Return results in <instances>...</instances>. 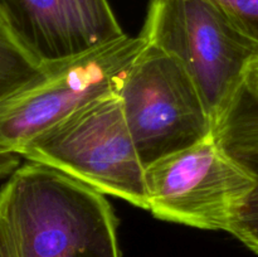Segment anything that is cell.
Listing matches in <instances>:
<instances>
[{"instance_id":"obj_3","label":"cell","mask_w":258,"mask_h":257,"mask_svg":"<svg viewBox=\"0 0 258 257\" xmlns=\"http://www.w3.org/2000/svg\"><path fill=\"white\" fill-rule=\"evenodd\" d=\"M141 34L190 75L214 123L258 53L209 0H149Z\"/></svg>"},{"instance_id":"obj_8","label":"cell","mask_w":258,"mask_h":257,"mask_svg":"<svg viewBox=\"0 0 258 257\" xmlns=\"http://www.w3.org/2000/svg\"><path fill=\"white\" fill-rule=\"evenodd\" d=\"M232 138L244 149L258 151V53L246 68L228 111Z\"/></svg>"},{"instance_id":"obj_4","label":"cell","mask_w":258,"mask_h":257,"mask_svg":"<svg viewBox=\"0 0 258 257\" xmlns=\"http://www.w3.org/2000/svg\"><path fill=\"white\" fill-rule=\"evenodd\" d=\"M117 95L144 166L211 136L214 121L183 66L148 43Z\"/></svg>"},{"instance_id":"obj_12","label":"cell","mask_w":258,"mask_h":257,"mask_svg":"<svg viewBox=\"0 0 258 257\" xmlns=\"http://www.w3.org/2000/svg\"><path fill=\"white\" fill-rule=\"evenodd\" d=\"M19 165V155L0 149V178L10 175Z\"/></svg>"},{"instance_id":"obj_5","label":"cell","mask_w":258,"mask_h":257,"mask_svg":"<svg viewBox=\"0 0 258 257\" xmlns=\"http://www.w3.org/2000/svg\"><path fill=\"white\" fill-rule=\"evenodd\" d=\"M148 40L125 34L117 40L45 72L0 101V149H23L55 123L92 101L117 92Z\"/></svg>"},{"instance_id":"obj_11","label":"cell","mask_w":258,"mask_h":257,"mask_svg":"<svg viewBox=\"0 0 258 257\" xmlns=\"http://www.w3.org/2000/svg\"><path fill=\"white\" fill-rule=\"evenodd\" d=\"M232 24L258 45V0H209Z\"/></svg>"},{"instance_id":"obj_9","label":"cell","mask_w":258,"mask_h":257,"mask_svg":"<svg viewBox=\"0 0 258 257\" xmlns=\"http://www.w3.org/2000/svg\"><path fill=\"white\" fill-rule=\"evenodd\" d=\"M45 68L22 47L0 18V101L39 78Z\"/></svg>"},{"instance_id":"obj_7","label":"cell","mask_w":258,"mask_h":257,"mask_svg":"<svg viewBox=\"0 0 258 257\" xmlns=\"http://www.w3.org/2000/svg\"><path fill=\"white\" fill-rule=\"evenodd\" d=\"M0 18L43 68L125 35L108 0H0Z\"/></svg>"},{"instance_id":"obj_2","label":"cell","mask_w":258,"mask_h":257,"mask_svg":"<svg viewBox=\"0 0 258 257\" xmlns=\"http://www.w3.org/2000/svg\"><path fill=\"white\" fill-rule=\"evenodd\" d=\"M20 155L50 166L102 194L148 209L145 166L117 92L92 101L33 139Z\"/></svg>"},{"instance_id":"obj_6","label":"cell","mask_w":258,"mask_h":257,"mask_svg":"<svg viewBox=\"0 0 258 257\" xmlns=\"http://www.w3.org/2000/svg\"><path fill=\"white\" fill-rule=\"evenodd\" d=\"M148 209L159 219L227 231L254 179L212 134L145 168Z\"/></svg>"},{"instance_id":"obj_1","label":"cell","mask_w":258,"mask_h":257,"mask_svg":"<svg viewBox=\"0 0 258 257\" xmlns=\"http://www.w3.org/2000/svg\"><path fill=\"white\" fill-rule=\"evenodd\" d=\"M105 196L29 161L0 189V257H121Z\"/></svg>"},{"instance_id":"obj_10","label":"cell","mask_w":258,"mask_h":257,"mask_svg":"<svg viewBox=\"0 0 258 257\" xmlns=\"http://www.w3.org/2000/svg\"><path fill=\"white\" fill-rule=\"evenodd\" d=\"M248 173L253 176V188L244 198L229 223L231 234L258 254V151L229 153Z\"/></svg>"}]
</instances>
